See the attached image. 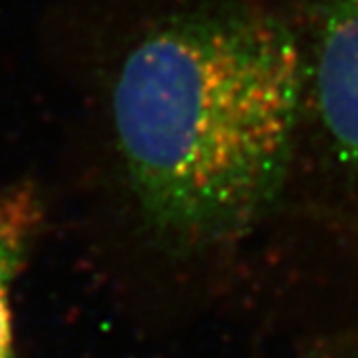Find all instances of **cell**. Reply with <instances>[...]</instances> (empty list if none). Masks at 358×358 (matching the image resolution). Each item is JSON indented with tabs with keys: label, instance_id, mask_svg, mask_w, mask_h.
<instances>
[{
	"label": "cell",
	"instance_id": "obj_1",
	"mask_svg": "<svg viewBox=\"0 0 358 358\" xmlns=\"http://www.w3.org/2000/svg\"><path fill=\"white\" fill-rule=\"evenodd\" d=\"M308 68L279 24L193 14L128 52L112 94L117 148L150 225L173 241H229L277 197Z\"/></svg>",
	"mask_w": 358,
	"mask_h": 358
},
{
	"label": "cell",
	"instance_id": "obj_2",
	"mask_svg": "<svg viewBox=\"0 0 358 358\" xmlns=\"http://www.w3.org/2000/svg\"><path fill=\"white\" fill-rule=\"evenodd\" d=\"M308 78L320 126L358 176V0H333Z\"/></svg>",
	"mask_w": 358,
	"mask_h": 358
},
{
	"label": "cell",
	"instance_id": "obj_3",
	"mask_svg": "<svg viewBox=\"0 0 358 358\" xmlns=\"http://www.w3.org/2000/svg\"><path fill=\"white\" fill-rule=\"evenodd\" d=\"M38 193L30 185L0 189V358H16L13 293L40 227Z\"/></svg>",
	"mask_w": 358,
	"mask_h": 358
}]
</instances>
